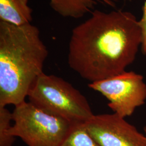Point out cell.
Segmentation results:
<instances>
[{"label":"cell","instance_id":"cell-6","mask_svg":"<svg viewBox=\"0 0 146 146\" xmlns=\"http://www.w3.org/2000/svg\"><path fill=\"white\" fill-rule=\"evenodd\" d=\"M84 125L100 146H146V136L115 113L94 114Z\"/></svg>","mask_w":146,"mask_h":146},{"label":"cell","instance_id":"cell-7","mask_svg":"<svg viewBox=\"0 0 146 146\" xmlns=\"http://www.w3.org/2000/svg\"><path fill=\"white\" fill-rule=\"evenodd\" d=\"M119 0H49L52 10L64 17L80 19L94 11L99 3L115 6Z\"/></svg>","mask_w":146,"mask_h":146},{"label":"cell","instance_id":"cell-10","mask_svg":"<svg viewBox=\"0 0 146 146\" xmlns=\"http://www.w3.org/2000/svg\"><path fill=\"white\" fill-rule=\"evenodd\" d=\"M13 113L6 107L0 106V146H13L15 137L10 134Z\"/></svg>","mask_w":146,"mask_h":146},{"label":"cell","instance_id":"cell-3","mask_svg":"<svg viewBox=\"0 0 146 146\" xmlns=\"http://www.w3.org/2000/svg\"><path fill=\"white\" fill-rule=\"evenodd\" d=\"M27 97L39 109L74 123H85L94 115L83 94L72 84L54 75L41 74L31 86Z\"/></svg>","mask_w":146,"mask_h":146},{"label":"cell","instance_id":"cell-12","mask_svg":"<svg viewBox=\"0 0 146 146\" xmlns=\"http://www.w3.org/2000/svg\"><path fill=\"white\" fill-rule=\"evenodd\" d=\"M143 130H144V132H145V135L146 136V127H144V129H143Z\"/></svg>","mask_w":146,"mask_h":146},{"label":"cell","instance_id":"cell-11","mask_svg":"<svg viewBox=\"0 0 146 146\" xmlns=\"http://www.w3.org/2000/svg\"><path fill=\"white\" fill-rule=\"evenodd\" d=\"M139 22L142 33L141 49L142 52L146 55V0L143 7L142 16Z\"/></svg>","mask_w":146,"mask_h":146},{"label":"cell","instance_id":"cell-5","mask_svg":"<svg viewBox=\"0 0 146 146\" xmlns=\"http://www.w3.org/2000/svg\"><path fill=\"white\" fill-rule=\"evenodd\" d=\"M90 89L108 101L113 113L125 118L133 115L146 100V84L143 76L126 70L108 78L89 84Z\"/></svg>","mask_w":146,"mask_h":146},{"label":"cell","instance_id":"cell-8","mask_svg":"<svg viewBox=\"0 0 146 146\" xmlns=\"http://www.w3.org/2000/svg\"><path fill=\"white\" fill-rule=\"evenodd\" d=\"M33 10L28 0H0V21L15 26L31 23Z\"/></svg>","mask_w":146,"mask_h":146},{"label":"cell","instance_id":"cell-1","mask_svg":"<svg viewBox=\"0 0 146 146\" xmlns=\"http://www.w3.org/2000/svg\"><path fill=\"white\" fill-rule=\"evenodd\" d=\"M139 20L131 12L94 10L72 31L69 43V67L91 82L125 71L141 48Z\"/></svg>","mask_w":146,"mask_h":146},{"label":"cell","instance_id":"cell-2","mask_svg":"<svg viewBox=\"0 0 146 146\" xmlns=\"http://www.w3.org/2000/svg\"><path fill=\"white\" fill-rule=\"evenodd\" d=\"M48 55L36 26L0 21V106L26 101Z\"/></svg>","mask_w":146,"mask_h":146},{"label":"cell","instance_id":"cell-9","mask_svg":"<svg viewBox=\"0 0 146 146\" xmlns=\"http://www.w3.org/2000/svg\"><path fill=\"white\" fill-rule=\"evenodd\" d=\"M59 146H100L87 130L84 123H78Z\"/></svg>","mask_w":146,"mask_h":146},{"label":"cell","instance_id":"cell-4","mask_svg":"<svg viewBox=\"0 0 146 146\" xmlns=\"http://www.w3.org/2000/svg\"><path fill=\"white\" fill-rule=\"evenodd\" d=\"M10 134L28 146H59L76 123L26 101L15 106Z\"/></svg>","mask_w":146,"mask_h":146}]
</instances>
